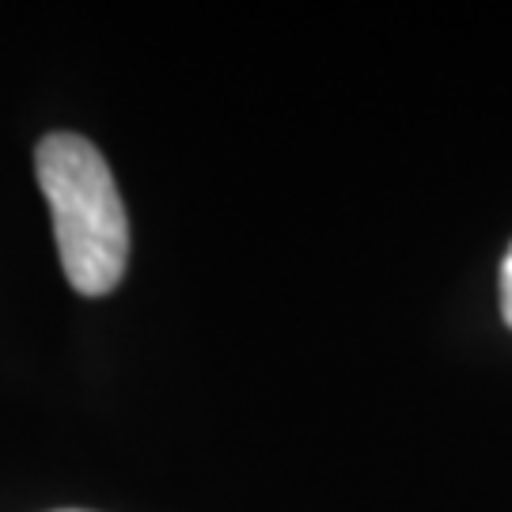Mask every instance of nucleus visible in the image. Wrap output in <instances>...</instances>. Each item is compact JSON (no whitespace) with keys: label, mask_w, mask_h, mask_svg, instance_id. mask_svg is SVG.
Returning a JSON list of instances; mask_svg holds the SVG:
<instances>
[{"label":"nucleus","mask_w":512,"mask_h":512,"mask_svg":"<svg viewBox=\"0 0 512 512\" xmlns=\"http://www.w3.org/2000/svg\"><path fill=\"white\" fill-rule=\"evenodd\" d=\"M35 175L69 285L84 296L118 289L129 258V220L99 148L76 133H50L35 148Z\"/></svg>","instance_id":"nucleus-1"},{"label":"nucleus","mask_w":512,"mask_h":512,"mask_svg":"<svg viewBox=\"0 0 512 512\" xmlns=\"http://www.w3.org/2000/svg\"><path fill=\"white\" fill-rule=\"evenodd\" d=\"M501 311H505V323L512 327V247L501 262Z\"/></svg>","instance_id":"nucleus-2"},{"label":"nucleus","mask_w":512,"mask_h":512,"mask_svg":"<svg viewBox=\"0 0 512 512\" xmlns=\"http://www.w3.org/2000/svg\"><path fill=\"white\" fill-rule=\"evenodd\" d=\"M61 512H80V509H61Z\"/></svg>","instance_id":"nucleus-3"}]
</instances>
